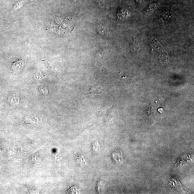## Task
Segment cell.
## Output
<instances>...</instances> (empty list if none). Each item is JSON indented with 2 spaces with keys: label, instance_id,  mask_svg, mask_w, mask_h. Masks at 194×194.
<instances>
[{
  "label": "cell",
  "instance_id": "obj_4",
  "mask_svg": "<svg viewBox=\"0 0 194 194\" xmlns=\"http://www.w3.org/2000/svg\"><path fill=\"white\" fill-rule=\"evenodd\" d=\"M135 1L138 3H141L142 1V0H135Z\"/></svg>",
  "mask_w": 194,
  "mask_h": 194
},
{
  "label": "cell",
  "instance_id": "obj_2",
  "mask_svg": "<svg viewBox=\"0 0 194 194\" xmlns=\"http://www.w3.org/2000/svg\"><path fill=\"white\" fill-rule=\"evenodd\" d=\"M22 66H23V63L21 62L20 61H19L14 64L13 66V68L14 70L18 71L21 69Z\"/></svg>",
  "mask_w": 194,
  "mask_h": 194
},
{
  "label": "cell",
  "instance_id": "obj_3",
  "mask_svg": "<svg viewBox=\"0 0 194 194\" xmlns=\"http://www.w3.org/2000/svg\"><path fill=\"white\" fill-rule=\"evenodd\" d=\"M156 6L157 4H155V3H153V4H150L148 9H147L146 11L148 12H152V11H153L155 9Z\"/></svg>",
  "mask_w": 194,
  "mask_h": 194
},
{
  "label": "cell",
  "instance_id": "obj_1",
  "mask_svg": "<svg viewBox=\"0 0 194 194\" xmlns=\"http://www.w3.org/2000/svg\"><path fill=\"white\" fill-rule=\"evenodd\" d=\"M105 91V90L103 88L99 85L96 84L90 86L89 89L85 91L84 94L85 95H89L92 94H102Z\"/></svg>",
  "mask_w": 194,
  "mask_h": 194
}]
</instances>
